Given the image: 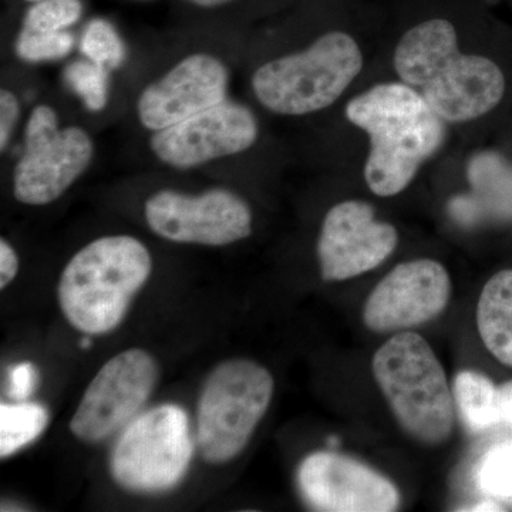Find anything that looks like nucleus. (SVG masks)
I'll return each mask as SVG.
<instances>
[{"mask_svg":"<svg viewBox=\"0 0 512 512\" xmlns=\"http://www.w3.org/2000/svg\"><path fill=\"white\" fill-rule=\"evenodd\" d=\"M160 369L143 349L111 357L84 392L70 421V430L86 443H100L123 430L150 399Z\"/></svg>","mask_w":512,"mask_h":512,"instance_id":"nucleus-10","label":"nucleus"},{"mask_svg":"<svg viewBox=\"0 0 512 512\" xmlns=\"http://www.w3.org/2000/svg\"><path fill=\"white\" fill-rule=\"evenodd\" d=\"M228 86V69L220 57L192 53L141 92L138 120L156 133L227 100Z\"/></svg>","mask_w":512,"mask_h":512,"instance_id":"nucleus-14","label":"nucleus"},{"mask_svg":"<svg viewBox=\"0 0 512 512\" xmlns=\"http://www.w3.org/2000/svg\"><path fill=\"white\" fill-rule=\"evenodd\" d=\"M259 123L254 111L225 100L174 126L153 133L150 148L158 161L191 170L215 160L238 156L255 146Z\"/></svg>","mask_w":512,"mask_h":512,"instance_id":"nucleus-11","label":"nucleus"},{"mask_svg":"<svg viewBox=\"0 0 512 512\" xmlns=\"http://www.w3.org/2000/svg\"><path fill=\"white\" fill-rule=\"evenodd\" d=\"M397 244V229L377 220L369 202H339L330 208L320 227V274L328 282L356 278L382 265L396 251Z\"/></svg>","mask_w":512,"mask_h":512,"instance_id":"nucleus-12","label":"nucleus"},{"mask_svg":"<svg viewBox=\"0 0 512 512\" xmlns=\"http://www.w3.org/2000/svg\"><path fill=\"white\" fill-rule=\"evenodd\" d=\"M477 326L488 352L512 367V269L498 272L485 284L478 299Z\"/></svg>","mask_w":512,"mask_h":512,"instance_id":"nucleus-16","label":"nucleus"},{"mask_svg":"<svg viewBox=\"0 0 512 512\" xmlns=\"http://www.w3.org/2000/svg\"><path fill=\"white\" fill-rule=\"evenodd\" d=\"M25 2H28L30 5H32V3L40 2V0H25Z\"/></svg>","mask_w":512,"mask_h":512,"instance_id":"nucleus-31","label":"nucleus"},{"mask_svg":"<svg viewBox=\"0 0 512 512\" xmlns=\"http://www.w3.org/2000/svg\"><path fill=\"white\" fill-rule=\"evenodd\" d=\"M46 407L37 403L0 406V457L13 456L42 436L49 424Z\"/></svg>","mask_w":512,"mask_h":512,"instance_id":"nucleus-18","label":"nucleus"},{"mask_svg":"<svg viewBox=\"0 0 512 512\" xmlns=\"http://www.w3.org/2000/svg\"><path fill=\"white\" fill-rule=\"evenodd\" d=\"M345 113L369 141L363 177L377 197L402 194L446 143V121L400 80L357 94Z\"/></svg>","mask_w":512,"mask_h":512,"instance_id":"nucleus-2","label":"nucleus"},{"mask_svg":"<svg viewBox=\"0 0 512 512\" xmlns=\"http://www.w3.org/2000/svg\"><path fill=\"white\" fill-rule=\"evenodd\" d=\"M37 384V370L30 362L18 363L12 366L8 373V393L12 399H28Z\"/></svg>","mask_w":512,"mask_h":512,"instance_id":"nucleus-25","label":"nucleus"},{"mask_svg":"<svg viewBox=\"0 0 512 512\" xmlns=\"http://www.w3.org/2000/svg\"><path fill=\"white\" fill-rule=\"evenodd\" d=\"M74 39L67 30L64 32H35L20 29L16 39V55L29 63L53 62L69 55Z\"/></svg>","mask_w":512,"mask_h":512,"instance_id":"nucleus-22","label":"nucleus"},{"mask_svg":"<svg viewBox=\"0 0 512 512\" xmlns=\"http://www.w3.org/2000/svg\"><path fill=\"white\" fill-rule=\"evenodd\" d=\"M80 345H82L83 349H89L90 346H92V339H90V336L87 335L86 338L82 340V343H80Z\"/></svg>","mask_w":512,"mask_h":512,"instance_id":"nucleus-30","label":"nucleus"},{"mask_svg":"<svg viewBox=\"0 0 512 512\" xmlns=\"http://www.w3.org/2000/svg\"><path fill=\"white\" fill-rule=\"evenodd\" d=\"M64 82L92 113H99L109 104V70L99 64L87 59L70 63L64 69Z\"/></svg>","mask_w":512,"mask_h":512,"instance_id":"nucleus-19","label":"nucleus"},{"mask_svg":"<svg viewBox=\"0 0 512 512\" xmlns=\"http://www.w3.org/2000/svg\"><path fill=\"white\" fill-rule=\"evenodd\" d=\"M373 376L394 419L412 439L440 446L454 430L446 372L423 336L399 332L373 357Z\"/></svg>","mask_w":512,"mask_h":512,"instance_id":"nucleus-5","label":"nucleus"},{"mask_svg":"<svg viewBox=\"0 0 512 512\" xmlns=\"http://www.w3.org/2000/svg\"><path fill=\"white\" fill-rule=\"evenodd\" d=\"M393 67L400 82L419 92L448 126L487 116L503 101L507 87L494 60L461 50L456 22L440 12L404 30Z\"/></svg>","mask_w":512,"mask_h":512,"instance_id":"nucleus-1","label":"nucleus"},{"mask_svg":"<svg viewBox=\"0 0 512 512\" xmlns=\"http://www.w3.org/2000/svg\"><path fill=\"white\" fill-rule=\"evenodd\" d=\"M188 2L201 9H218L229 5V3L237 2V0H188Z\"/></svg>","mask_w":512,"mask_h":512,"instance_id":"nucleus-28","label":"nucleus"},{"mask_svg":"<svg viewBox=\"0 0 512 512\" xmlns=\"http://www.w3.org/2000/svg\"><path fill=\"white\" fill-rule=\"evenodd\" d=\"M454 399L467 429L481 431L501 423L498 387L487 376L477 372L458 373L454 380Z\"/></svg>","mask_w":512,"mask_h":512,"instance_id":"nucleus-17","label":"nucleus"},{"mask_svg":"<svg viewBox=\"0 0 512 512\" xmlns=\"http://www.w3.org/2000/svg\"><path fill=\"white\" fill-rule=\"evenodd\" d=\"M451 298L447 269L434 259H413L393 268L370 293L363 322L375 333L419 328L440 316Z\"/></svg>","mask_w":512,"mask_h":512,"instance_id":"nucleus-13","label":"nucleus"},{"mask_svg":"<svg viewBox=\"0 0 512 512\" xmlns=\"http://www.w3.org/2000/svg\"><path fill=\"white\" fill-rule=\"evenodd\" d=\"M480 484L494 497H512V444L493 448L480 468Z\"/></svg>","mask_w":512,"mask_h":512,"instance_id":"nucleus-23","label":"nucleus"},{"mask_svg":"<svg viewBox=\"0 0 512 512\" xmlns=\"http://www.w3.org/2000/svg\"><path fill=\"white\" fill-rule=\"evenodd\" d=\"M298 483L316 511L390 512L397 510L396 485L372 468L335 453H315L302 461Z\"/></svg>","mask_w":512,"mask_h":512,"instance_id":"nucleus-15","label":"nucleus"},{"mask_svg":"<svg viewBox=\"0 0 512 512\" xmlns=\"http://www.w3.org/2000/svg\"><path fill=\"white\" fill-rule=\"evenodd\" d=\"M80 50L90 62L114 70L126 57V47L117 30L104 19H93L84 29Z\"/></svg>","mask_w":512,"mask_h":512,"instance_id":"nucleus-20","label":"nucleus"},{"mask_svg":"<svg viewBox=\"0 0 512 512\" xmlns=\"http://www.w3.org/2000/svg\"><path fill=\"white\" fill-rule=\"evenodd\" d=\"M274 390L271 372L252 360H225L212 370L198 402L197 440L205 461L228 463L245 450Z\"/></svg>","mask_w":512,"mask_h":512,"instance_id":"nucleus-6","label":"nucleus"},{"mask_svg":"<svg viewBox=\"0 0 512 512\" xmlns=\"http://www.w3.org/2000/svg\"><path fill=\"white\" fill-rule=\"evenodd\" d=\"M148 227L178 244L225 247L251 237L254 215L237 192L211 188L201 194L161 190L144 204Z\"/></svg>","mask_w":512,"mask_h":512,"instance_id":"nucleus-9","label":"nucleus"},{"mask_svg":"<svg viewBox=\"0 0 512 512\" xmlns=\"http://www.w3.org/2000/svg\"><path fill=\"white\" fill-rule=\"evenodd\" d=\"M93 138L82 127H60L56 111L39 104L25 128L23 153L13 171V195L20 204H52L92 164Z\"/></svg>","mask_w":512,"mask_h":512,"instance_id":"nucleus-8","label":"nucleus"},{"mask_svg":"<svg viewBox=\"0 0 512 512\" xmlns=\"http://www.w3.org/2000/svg\"><path fill=\"white\" fill-rule=\"evenodd\" d=\"M498 410H500L501 423L512 426V382L501 384L498 387Z\"/></svg>","mask_w":512,"mask_h":512,"instance_id":"nucleus-27","label":"nucleus"},{"mask_svg":"<svg viewBox=\"0 0 512 512\" xmlns=\"http://www.w3.org/2000/svg\"><path fill=\"white\" fill-rule=\"evenodd\" d=\"M82 0H40L32 3L23 19V29L35 32H64L83 16Z\"/></svg>","mask_w":512,"mask_h":512,"instance_id":"nucleus-21","label":"nucleus"},{"mask_svg":"<svg viewBox=\"0 0 512 512\" xmlns=\"http://www.w3.org/2000/svg\"><path fill=\"white\" fill-rule=\"evenodd\" d=\"M191 460L187 413L175 404H161L124 427L111 453L110 471L128 491L165 493L183 481Z\"/></svg>","mask_w":512,"mask_h":512,"instance_id":"nucleus-7","label":"nucleus"},{"mask_svg":"<svg viewBox=\"0 0 512 512\" xmlns=\"http://www.w3.org/2000/svg\"><path fill=\"white\" fill-rule=\"evenodd\" d=\"M461 511H473V512H480V511H501V508L498 507L497 504L494 503H481L477 505H473L471 508H464V510Z\"/></svg>","mask_w":512,"mask_h":512,"instance_id":"nucleus-29","label":"nucleus"},{"mask_svg":"<svg viewBox=\"0 0 512 512\" xmlns=\"http://www.w3.org/2000/svg\"><path fill=\"white\" fill-rule=\"evenodd\" d=\"M153 258L130 235H107L84 245L64 266L59 303L64 318L84 335H106L123 322L146 285Z\"/></svg>","mask_w":512,"mask_h":512,"instance_id":"nucleus-3","label":"nucleus"},{"mask_svg":"<svg viewBox=\"0 0 512 512\" xmlns=\"http://www.w3.org/2000/svg\"><path fill=\"white\" fill-rule=\"evenodd\" d=\"M18 271V254L12 245L2 238L0 241V288L5 289L16 278Z\"/></svg>","mask_w":512,"mask_h":512,"instance_id":"nucleus-26","label":"nucleus"},{"mask_svg":"<svg viewBox=\"0 0 512 512\" xmlns=\"http://www.w3.org/2000/svg\"><path fill=\"white\" fill-rule=\"evenodd\" d=\"M363 64L362 47L352 33L328 30L305 49L261 64L252 74V92L278 116H309L335 104Z\"/></svg>","mask_w":512,"mask_h":512,"instance_id":"nucleus-4","label":"nucleus"},{"mask_svg":"<svg viewBox=\"0 0 512 512\" xmlns=\"http://www.w3.org/2000/svg\"><path fill=\"white\" fill-rule=\"evenodd\" d=\"M20 117L18 96L9 89L0 92V150L5 153Z\"/></svg>","mask_w":512,"mask_h":512,"instance_id":"nucleus-24","label":"nucleus"}]
</instances>
